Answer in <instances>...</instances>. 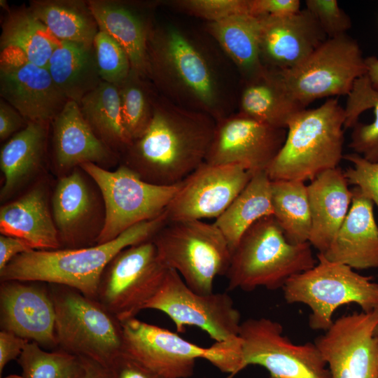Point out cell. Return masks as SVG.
<instances>
[{
    "instance_id": "48",
    "label": "cell",
    "mask_w": 378,
    "mask_h": 378,
    "mask_svg": "<svg viewBox=\"0 0 378 378\" xmlns=\"http://www.w3.org/2000/svg\"><path fill=\"white\" fill-rule=\"evenodd\" d=\"M84 363V374L81 378H111L108 369L93 360L82 358Z\"/></svg>"
},
{
    "instance_id": "36",
    "label": "cell",
    "mask_w": 378,
    "mask_h": 378,
    "mask_svg": "<svg viewBox=\"0 0 378 378\" xmlns=\"http://www.w3.org/2000/svg\"><path fill=\"white\" fill-rule=\"evenodd\" d=\"M272 216L291 244L309 242L312 227L307 186L295 180L271 181Z\"/></svg>"
},
{
    "instance_id": "12",
    "label": "cell",
    "mask_w": 378,
    "mask_h": 378,
    "mask_svg": "<svg viewBox=\"0 0 378 378\" xmlns=\"http://www.w3.org/2000/svg\"><path fill=\"white\" fill-rule=\"evenodd\" d=\"M240 370L249 365L264 367L271 378H331L315 344H295L283 335L281 325L270 318L241 322Z\"/></svg>"
},
{
    "instance_id": "32",
    "label": "cell",
    "mask_w": 378,
    "mask_h": 378,
    "mask_svg": "<svg viewBox=\"0 0 378 378\" xmlns=\"http://www.w3.org/2000/svg\"><path fill=\"white\" fill-rule=\"evenodd\" d=\"M272 215L271 180L265 171L255 173L248 184L214 224L225 237L231 253L242 235L260 218Z\"/></svg>"
},
{
    "instance_id": "26",
    "label": "cell",
    "mask_w": 378,
    "mask_h": 378,
    "mask_svg": "<svg viewBox=\"0 0 378 378\" xmlns=\"http://www.w3.org/2000/svg\"><path fill=\"white\" fill-rule=\"evenodd\" d=\"M99 30L113 38L127 55L131 71L148 77L147 41L150 26L127 4L115 0H90Z\"/></svg>"
},
{
    "instance_id": "37",
    "label": "cell",
    "mask_w": 378,
    "mask_h": 378,
    "mask_svg": "<svg viewBox=\"0 0 378 378\" xmlns=\"http://www.w3.org/2000/svg\"><path fill=\"white\" fill-rule=\"evenodd\" d=\"M24 378H81L82 358L59 349L47 351L34 342H29L17 359Z\"/></svg>"
},
{
    "instance_id": "29",
    "label": "cell",
    "mask_w": 378,
    "mask_h": 378,
    "mask_svg": "<svg viewBox=\"0 0 378 378\" xmlns=\"http://www.w3.org/2000/svg\"><path fill=\"white\" fill-rule=\"evenodd\" d=\"M52 214L62 246L87 247L81 226L92 209L91 195L80 172L74 170L57 182L51 200Z\"/></svg>"
},
{
    "instance_id": "13",
    "label": "cell",
    "mask_w": 378,
    "mask_h": 378,
    "mask_svg": "<svg viewBox=\"0 0 378 378\" xmlns=\"http://www.w3.org/2000/svg\"><path fill=\"white\" fill-rule=\"evenodd\" d=\"M146 309L167 314L178 332H183L187 326H196L216 342L237 338L241 323L240 313L229 295L197 293L172 269H168L161 287Z\"/></svg>"
},
{
    "instance_id": "30",
    "label": "cell",
    "mask_w": 378,
    "mask_h": 378,
    "mask_svg": "<svg viewBox=\"0 0 378 378\" xmlns=\"http://www.w3.org/2000/svg\"><path fill=\"white\" fill-rule=\"evenodd\" d=\"M207 29L246 79L258 74L265 68L260 52L258 17L234 15L209 22Z\"/></svg>"
},
{
    "instance_id": "38",
    "label": "cell",
    "mask_w": 378,
    "mask_h": 378,
    "mask_svg": "<svg viewBox=\"0 0 378 378\" xmlns=\"http://www.w3.org/2000/svg\"><path fill=\"white\" fill-rule=\"evenodd\" d=\"M145 78L131 71L118 86L123 123L133 141L140 138L148 127L157 99Z\"/></svg>"
},
{
    "instance_id": "7",
    "label": "cell",
    "mask_w": 378,
    "mask_h": 378,
    "mask_svg": "<svg viewBox=\"0 0 378 378\" xmlns=\"http://www.w3.org/2000/svg\"><path fill=\"white\" fill-rule=\"evenodd\" d=\"M55 311L57 349L106 366L122 351V323L97 300L49 284Z\"/></svg>"
},
{
    "instance_id": "31",
    "label": "cell",
    "mask_w": 378,
    "mask_h": 378,
    "mask_svg": "<svg viewBox=\"0 0 378 378\" xmlns=\"http://www.w3.org/2000/svg\"><path fill=\"white\" fill-rule=\"evenodd\" d=\"M344 109V128H352L349 146L365 160L378 162V91L366 74L356 80Z\"/></svg>"
},
{
    "instance_id": "4",
    "label": "cell",
    "mask_w": 378,
    "mask_h": 378,
    "mask_svg": "<svg viewBox=\"0 0 378 378\" xmlns=\"http://www.w3.org/2000/svg\"><path fill=\"white\" fill-rule=\"evenodd\" d=\"M344 109L336 98L304 108L287 127L285 141L265 170L271 181H312L344 158Z\"/></svg>"
},
{
    "instance_id": "11",
    "label": "cell",
    "mask_w": 378,
    "mask_h": 378,
    "mask_svg": "<svg viewBox=\"0 0 378 378\" xmlns=\"http://www.w3.org/2000/svg\"><path fill=\"white\" fill-rule=\"evenodd\" d=\"M280 71L290 93L307 108L316 99L348 95L367 69L358 42L344 34L328 38L298 66Z\"/></svg>"
},
{
    "instance_id": "24",
    "label": "cell",
    "mask_w": 378,
    "mask_h": 378,
    "mask_svg": "<svg viewBox=\"0 0 378 378\" xmlns=\"http://www.w3.org/2000/svg\"><path fill=\"white\" fill-rule=\"evenodd\" d=\"M0 232L24 239L36 250L62 246L46 192L40 186L1 207Z\"/></svg>"
},
{
    "instance_id": "1",
    "label": "cell",
    "mask_w": 378,
    "mask_h": 378,
    "mask_svg": "<svg viewBox=\"0 0 378 378\" xmlns=\"http://www.w3.org/2000/svg\"><path fill=\"white\" fill-rule=\"evenodd\" d=\"M216 125L207 113L157 97L151 122L125 151L124 164L148 183L177 184L205 162Z\"/></svg>"
},
{
    "instance_id": "5",
    "label": "cell",
    "mask_w": 378,
    "mask_h": 378,
    "mask_svg": "<svg viewBox=\"0 0 378 378\" xmlns=\"http://www.w3.org/2000/svg\"><path fill=\"white\" fill-rule=\"evenodd\" d=\"M316 263L309 242L290 243L274 217L267 216L247 230L232 252L225 274L228 289L282 288L290 277Z\"/></svg>"
},
{
    "instance_id": "18",
    "label": "cell",
    "mask_w": 378,
    "mask_h": 378,
    "mask_svg": "<svg viewBox=\"0 0 378 378\" xmlns=\"http://www.w3.org/2000/svg\"><path fill=\"white\" fill-rule=\"evenodd\" d=\"M122 352L167 378L190 377L197 358H211V347H201L136 317L122 322Z\"/></svg>"
},
{
    "instance_id": "35",
    "label": "cell",
    "mask_w": 378,
    "mask_h": 378,
    "mask_svg": "<svg viewBox=\"0 0 378 378\" xmlns=\"http://www.w3.org/2000/svg\"><path fill=\"white\" fill-rule=\"evenodd\" d=\"M78 104L93 132L112 150L125 152L131 146L133 141L123 123L118 86L102 81Z\"/></svg>"
},
{
    "instance_id": "40",
    "label": "cell",
    "mask_w": 378,
    "mask_h": 378,
    "mask_svg": "<svg viewBox=\"0 0 378 378\" xmlns=\"http://www.w3.org/2000/svg\"><path fill=\"white\" fill-rule=\"evenodd\" d=\"M169 4L209 22L239 15H251V0H177Z\"/></svg>"
},
{
    "instance_id": "49",
    "label": "cell",
    "mask_w": 378,
    "mask_h": 378,
    "mask_svg": "<svg viewBox=\"0 0 378 378\" xmlns=\"http://www.w3.org/2000/svg\"><path fill=\"white\" fill-rule=\"evenodd\" d=\"M366 75L374 89L378 91V57L370 56L365 58Z\"/></svg>"
},
{
    "instance_id": "2",
    "label": "cell",
    "mask_w": 378,
    "mask_h": 378,
    "mask_svg": "<svg viewBox=\"0 0 378 378\" xmlns=\"http://www.w3.org/2000/svg\"><path fill=\"white\" fill-rule=\"evenodd\" d=\"M167 222L165 212L139 223L112 241L78 248L33 249L14 258L0 271L1 281H39L66 286L95 299L102 275L123 249L151 239Z\"/></svg>"
},
{
    "instance_id": "15",
    "label": "cell",
    "mask_w": 378,
    "mask_h": 378,
    "mask_svg": "<svg viewBox=\"0 0 378 378\" xmlns=\"http://www.w3.org/2000/svg\"><path fill=\"white\" fill-rule=\"evenodd\" d=\"M253 174L238 164L204 162L183 179L167 206V221L218 218Z\"/></svg>"
},
{
    "instance_id": "43",
    "label": "cell",
    "mask_w": 378,
    "mask_h": 378,
    "mask_svg": "<svg viewBox=\"0 0 378 378\" xmlns=\"http://www.w3.org/2000/svg\"><path fill=\"white\" fill-rule=\"evenodd\" d=\"M107 368L111 378H167L122 351L110 362Z\"/></svg>"
},
{
    "instance_id": "25",
    "label": "cell",
    "mask_w": 378,
    "mask_h": 378,
    "mask_svg": "<svg viewBox=\"0 0 378 378\" xmlns=\"http://www.w3.org/2000/svg\"><path fill=\"white\" fill-rule=\"evenodd\" d=\"M302 106L290 93L279 70L265 68L246 79L239 113L270 126L287 130Z\"/></svg>"
},
{
    "instance_id": "33",
    "label": "cell",
    "mask_w": 378,
    "mask_h": 378,
    "mask_svg": "<svg viewBox=\"0 0 378 378\" xmlns=\"http://www.w3.org/2000/svg\"><path fill=\"white\" fill-rule=\"evenodd\" d=\"M29 8L61 41L92 45L99 31L88 1L34 0Z\"/></svg>"
},
{
    "instance_id": "8",
    "label": "cell",
    "mask_w": 378,
    "mask_h": 378,
    "mask_svg": "<svg viewBox=\"0 0 378 378\" xmlns=\"http://www.w3.org/2000/svg\"><path fill=\"white\" fill-rule=\"evenodd\" d=\"M286 302L302 303L311 309L309 325L326 331L332 324L334 312L340 306L358 304L362 312L378 309V283L348 265L317 255L312 268L290 277L282 288Z\"/></svg>"
},
{
    "instance_id": "45",
    "label": "cell",
    "mask_w": 378,
    "mask_h": 378,
    "mask_svg": "<svg viewBox=\"0 0 378 378\" xmlns=\"http://www.w3.org/2000/svg\"><path fill=\"white\" fill-rule=\"evenodd\" d=\"M27 125L22 115L10 104L0 99V139L5 140Z\"/></svg>"
},
{
    "instance_id": "42",
    "label": "cell",
    "mask_w": 378,
    "mask_h": 378,
    "mask_svg": "<svg viewBox=\"0 0 378 378\" xmlns=\"http://www.w3.org/2000/svg\"><path fill=\"white\" fill-rule=\"evenodd\" d=\"M343 158L353 164L344 172L349 184L358 188L378 208V162H370L355 153Z\"/></svg>"
},
{
    "instance_id": "20",
    "label": "cell",
    "mask_w": 378,
    "mask_h": 378,
    "mask_svg": "<svg viewBox=\"0 0 378 378\" xmlns=\"http://www.w3.org/2000/svg\"><path fill=\"white\" fill-rule=\"evenodd\" d=\"M258 18L260 57L270 69L295 67L328 38L307 8L285 17Z\"/></svg>"
},
{
    "instance_id": "46",
    "label": "cell",
    "mask_w": 378,
    "mask_h": 378,
    "mask_svg": "<svg viewBox=\"0 0 378 378\" xmlns=\"http://www.w3.org/2000/svg\"><path fill=\"white\" fill-rule=\"evenodd\" d=\"M26 339L20 337L12 332L0 331V374L5 366L10 361L18 359L24 348L29 342Z\"/></svg>"
},
{
    "instance_id": "44",
    "label": "cell",
    "mask_w": 378,
    "mask_h": 378,
    "mask_svg": "<svg viewBox=\"0 0 378 378\" xmlns=\"http://www.w3.org/2000/svg\"><path fill=\"white\" fill-rule=\"evenodd\" d=\"M300 10L299 0H251V15L255 17H285Z\"/></svg>"
},
{
    "instance_id": "16",
    "label": "cell",
    "mask_w": 378,
    "mask_h": 378,
    "mask_svg": "<svg viewBox=\"0 0 378 378\" xmlns=\"http://www.w3.org/2000/svg\"><path fill=\"white\" fill-rule=\"evenodd\" d=\"M0 96L27 123L48 126L68 101L57 88L46 67L32 63L14 48L1 50Z\"/></svg>"
},
{
    "instance_id": "14",
    "label": "cell",
    "mask_w": 378,
    "mask_h": 378,
    "mask_svg": "<svg viewBox=\"0 0 378 378\" xmlns=\"http://www.w3.org/2000/svg\"><path fill=\"white\" fill-rule=\"evenodd\" d=\"M378 309L342 316L315 344L331 378H378Z\"/></svg>"
},
{
    "instance_id": "22",
    "label": "cell",
    "mask_w": 378,
    "mask_h": 378,
    "mask_svg": "<svg viewBox=\"0 0 378 378\" xmlns=\"http://www.w3.org/2000/svg\"><path fill=\"white\" fill-rule=\"evenodd\" d=\"M344 172L338 167L318 174L307 185L312 227L309 243L325 253L350 209L353 192Z\"/></svg>"
},
{
    "instance_id": "50",
    "label": "cell",
    "mask_w": 378,
    "mask_h": 378,
    "mask_svg": "<svg viewBox=\"0 0 378 378\" xmlns=\"http://www.w3.org/2000/svg\"><path fill=\"white\" fill-rule=\"evenodd\" d=\"M3 378H24L22 375H18V374H10L6 377H4Z\"/></svg>"
},
{
    "instance_id": "19",
    "label": "cell",
    "mask_w": 378,
    "mask_h": 378,
    "mask_svg": "<svg viewBox=\"0 0 378 378\" xmlns=\"http://www.w3.org/2000/svg\"><path fill=\"white\" fill-rule=\"evenodd\" d=\"M0 326L43 349H57L55 311L48 284L1 281Z\"/></svg>"
},
{
    "instance_id": "39",
    "label": "cell",
    "mask_w": 378,
    "mask_h": 378,
    "mask_svg": "<svg viewBox=\"0 0 378 378\" xmlns=\"http://www.w3.org/2000/svg\"><path fill=\"white\" fill-rule=\"evenodd\" d=\"M93 46L100 78L102 81L118 86L129 76V57L120 44L102 31L97 34Z\"/></svg>"
},
{
    "instance_id": "23",
    "label": "cell",
    "mask_w": 378,
    "mask_h": 378,
    "mask_svg": "<svg viewBox=\"0 0 378 378\" xmlns=\"http://www.w3.org/2000/svg\"><path fill=\"white\" fill-rule=\"evenodd\" d=\"M51 125L54 159L59 169L85 163L101 166L114 159V151L95 134L77 102L67 101Z\"/></svg>"
},
{
    "instance_id": "47",
    "label": "cell",
    "mask_w": 378,
    "mask_h": 378,
    "mask_svg": "<svg viewBox=\"0 0 378 378\" xmlns=\"http://www.w3.org/2000/svg\"><path fill=\"white\" fill-rule=\"evenodd\" d=\"M25 240L18 237L0 235V271L14 258L20 254L33 250Z\"/></svg>"
},
{
    "instance_id": "10",
    "label": "cell",
    "mask_w": 378,
    "mask_h": 378,
    "mask_svg": "<svg viewBox=\"0 0 378 378\" xmlns=\"http://www.w3.org/2000/svg\"><path fill=\"white\" fill-rule=\"evenodd\" d=\"M167 271L152 239L129 246L105 268L95 300L121 323L135 318L156 295Z\"/></svg>"
},
{
    "instance_id": "6",
    "label": "cell",
    "mask_w": 378,
    "mask_h": 378,
    "mask_svg": "<svg viewBox=\"0 0 378 378\" xmlns=\"http://www.w3.org/2000/svg\"><path fill=\"white\" fill-rule=\"evenodd\" d=\"M151 239L162 263L197 293H212L215 278L226 274L232 253L214 223L167 221Z\"/></svg>"
},
{
    "instance_id": "17",
    "label": "cell",
    "mask_w": 378,
    "mask_h": 378,
    "mask_svg": "<svg viewBox=\"0 0 378 378\" xmlns=\"http://www.w3.org/2000/svg\"><path fill=\"white\" fill-rule=\"evenodd\" d=\"M287 130L237 114L216 121L205 162L242 165L255 174L265 171L281 148Z\"/></svg>"
},
{
    "instance_id": "27",
    "label": "cell",
    "mask_w": 378,
    "mask_h": 378,
    "mask_svg": "<svg viewBox=\"0 0 378 378\" xmlns=\"http://www.w3.org/2000/svg\"><path fill=\"white\" fill-rule=\"evenodd\" d=\"M46 68L63 96L78 104L102 82L93 44L60 41Z\"/></svg>"
},
{
    "instance_id": "51",
    "label": "cell",
    "mask_w": 378,
    "mask_h": 378,
    "mask_svg": "<svg viewBox=\"0 0 378 378\" xmlns=\"http://www.w3.org/2000/svg\"><path fill=\"white\" fill-rule=\"evenodd\" d=\"M374 335L377 337H378V323L377 324L374 330Z\"/></svg>"
},
{
    "instance_id": "3",
    "label": "cell",
    "mask_w": 378,
    "mask_h": 378,
    "mask_svg": "<svg viewBox=\"0 0 378 378\" xmlns=\"http://www.w3.org/2000/svg\"><path fill=\"white\" fill-rule=\"evenodd\" d=\"M148 77L174 104L204 112L216 121L225 117L214 71L204 54L183 31L166 25L150 27Z\"/></svg>"
},
{
    "instance_id": "34",
    "label": "cell",
    "mask_w": 378,
    "mask_h": 378,
    "mask_svg": "<svg viewBox=\"0 0 378 378\" xmlns=\"http://www.w3.org/2000/svg\"><path fill=\"white\" fill-rule=\"evenodd\" d=\"M60 41L29 7L8 10L1 25V50L18 49L30 62L41 66L47 67Z\"/></svg>"
},
{
    "instance_id": "28",
    "label": "cell",
    "mask_w": 378,
    "mask_h": 378,
    "mask_svg": "<svg viewBox=\"0 0 378 378\" xmlns=\"http://www.w3.org/2000/svg\"><path fill=\"white\" fill-rule=\"evenodd\" d=\"M48 127L29 122L1 148L0 168L4 177L0 193L1 200L8 197L39 169Z\"/></svg>"
},
{
    "instance_id": "21",
    "label": "cell",
    "mask_w": 378,
    "mask_h": 378,
    "mask_svg": "<svg viewBox=\"0 0 378 378\" xmlns=\"http://www.w3.org/2000/svg\"><path fill=\"white\" fill-rule=\"evenodd\" d=\"M353 198L343 223L327 251L321 253L329 261L354 270L378 268V225L374 202L358 188L352 189Z\"/></svg>"
},
{
    "instance_id": "9",
    "label": "cell",
    "mask_w": 378,
    "mask_h": 378,
    "mask_svg": "<svg viewBox=\"0 0 378 378\" xmlns=\"http://www.w3.org/2000/svg\"><path fill=\"white\" fill-rule=\"evenodd\" d=\"M80 167L95 182L104 202V224L95 244L112 241L133 225L162 215L181 182L172 186L150 183L125 164L114 171L93 163Z\"/></svg>"
},
{
    "instance_id": "41",
    "label": "cell",
    "mask_w": 378,
    "mask_h": 378,
    "mask_svg": "<svg viewBox=\"0 0 378 378\" xmlns=\"http://www.w3.org/2000/svg\"><path fill=\"white\" fill-rule=\"evenodd\" d=\"M305 6L328 38L346 34L351 27V18L336 0H307Z\"/></svg>"
}]
</instances>
